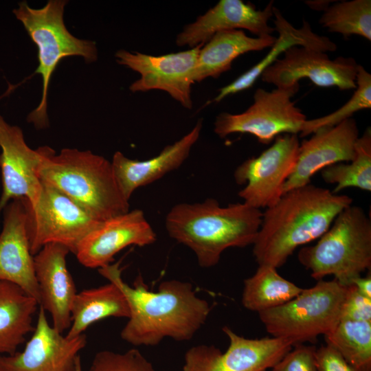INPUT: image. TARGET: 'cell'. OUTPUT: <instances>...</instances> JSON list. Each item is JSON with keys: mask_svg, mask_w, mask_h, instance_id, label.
<instances>
[{"mask_svg": "<svg viewBox=\"0 0 371 371\" xmlns=\"http://www.w3.org/2000/svg\"><path fill=\"white\" fill-rule=\"evenodd\" d=\"M98 269L120 288L126 299L129 317L120 336L133 346H153L166 337L188 341L210 314L209 303L196 295L189 282L165 280L153 291L148 289L141 276L132 286L125 282L120 262Z\"/></svg>", "mask_w": 371, "mask_h": 371, "instance_id": "obj_1", "label": "cell"}, {"mask_svg": "<svg viewBox=\"0 0 371 371\" xmlns=\"http://www.w3.org/2000/svg\"><path fill=\"white\" fill-rule=\"evenodd\" d=\"M352 203L348 195L311 183L285 192L262 213L252 245L256 262L282 267L298 247L319 239Z\"/></svg>", "mask_w": 371, "mask_h": 371, "instance_id": "obj_2", "label": "cell"}, {"mask_svg": "<svg viewBox=\"0 0 371 371\" xmlns=\"http://www.w3.org/2000/svg\"><path fill=\"white\" fill-rule=\"evenodd\" d=\"M262 212L245 203L222 206L207 199L202 203H179L166 217L170 237L190 248L201 267L215 266L230 247L253 245Z\"/></svg>", "mask_w": 371, "mask_h": 371, "instance_id": "obj_3", "label": "cell"}, {"mask_svg": "<svg viewBox=\"0 0 371 371\" xmlns=\"http://www.w3.org/2000/svg\"><path fill=\"white\" fill-rule=\"evenodd\" d=\"M38 175L42 183L65 194L99 221L129 211L111 162L90 150L64 148L56 155L45 146Z\"/></svg>", "mask_w": 371, "mask_h": 371, "instance_id": "obj_4", "label": "cell"}, {"mask_svg": "<svg viewBox=\"0 0 371 371\" xmlns=\"http://www.w3.org/2000/svg\"><path fill=\"white\" fill-rule=\"evenodd\" d=\"M300 263L317 280L328 276L344 286L371 268V221L359 206L349 205L311 246L302 247Z\"/></svg>", "mask_w": 371, "mask_h": 371, "instance_id": "obj_5", "label": "cell"}, {"mask_svg": "<svg viewBox=\"0 0 371 371\" xmlns=\"http://www.w3.org/2000/svg\"><path fill=\"white\" fill-rule=\"evenodd\" d=\"M67 3L65 0H49L43 7L33 8L24 1L12 11L38 48V65L34 74L42 78V95L38 105L27 117V122L37 129L49 125V85L60 61L74 56L82 57L87 63L98 59L95 42L80 39L66 27L63 16Z\"/></svg>", "mask_w": 371, "mask_h": 371, "instance_id": "obj_6", "label": "cell"}, {"mask_svg": "<svg viewBox=\"0 0 371 371\" xmlns=\"http://www.w3.org/2000/svg\"><path fill=\"white\" fill-rule=\"evenodd\" d=\"M347 286L319 280L303 289L286 303L258 313L267 332L294 345L314 343L319 335L330 333L341 319Z\"/></svg>", "mask_w": 371, "mask_h": 371, "instance_id": "obj_7", "label": "cell"}, {"mask_svg": "<svg viewBox=\"0 0 371 371\" xmlns=\"http://www.w3.org/2000/svg\"><path fill=\"white\" fill-rule=\"evenodd\" d=\"M299 87L296 84L271 91L257 89L253 104L245 111L237 114L223 112L217 115L214 133L221 138L233 133H249L264 144H269L281 134L300 133L307 119L291 100Z\"/></svg>", "mask_w": 371, "mask_h": 371, "instance_id": "obj_8", "label": "cell"}, {"mask_svg": "<svg viewBox=\"0 0 371 371\" xmlns=\"http://www.w3.org/2000/svg\"><path fill=\"white\" fill-rule=\"evenodd\" d=\"M42 185L36 205L30 207L28 203L31 253L34 256L44 245L58 243L75 254L80 242L102 221L57 189Z\"/></svg>", "mask_w": 371, "mask_h": 371, "instance_id": "obj_9", "label": "cell"}, {"mask_svg": "<svg viewBox=\"0 0 371 371\" xmlns=\"http://www.w3.org/2000/svg\"><path fill=\"white\" fill-rule=\"evenodd\" d=\"M300 142L296 134H283L258 157H251L234 171L235 181L246 186L238 196L260 210L273 205L282 196L284 185L295 166Z\"/></svg>", "mask_w": 371, "mask_h": 371, "instance_id": "obj_10", "label": "cell"}, {"mask_svg": "<svg viewBox=\"0 0 371 371\" xmlns=\"http://www.w3.org/2000/svg\"><path fill=\"white\" fill-rule=\"evenodd\" d=\"M229 339L222 352L214 346L197 345L187 350L182 371H268L293 346L277 337L249 339L224 326Z\"/></svg>", "mask_w": 371, "mask_h": 371, "instance_id": "obj_11", "label": "cell"}, {"mask_svg": "<svg viewBox=\"0 0 371 371\" xmlns=\"http://www.w3.org/2000/svg\"><path fill=\"white\" fill-rule=\"evenodd\" d=\"M203 45L161 56L120 49L115 56L118 64L140 76L130 85L131 91L161 90L169 94L183 107L191 109L193 106L192 85L194 83L197 59Z\"/></svg>", "mask_w": 371, "mask_h": 371, "instance_id": "obj_12", "label": "cell"}, {"mask_svg": "<svg viewBox=\"0 0 371 371\" xmlns=\"http://www.w3.org/2000/svg\"><path fill=\"white\" fill-rule=\"evenodd\" d=\"M358 67L353 58L330 60L326 52L293 46L265 69L260 77L278 88L293 86L307 78L318 87H337L344 91L356 88Z\"/></svg>", "mask_w": 371, "mask_h": 371, "instance_id": "obj_13", "label": "cell"}, {"mask_svg": "<svg viewBox=\"0 0 371 371\" xmlns=\"http://www.w3.org/2000/svg\"><path fill=\"white\" fill-rule=\"evenodd\" d=\"M0 148L1 216L5 205L13 199L25 198L30 207L37 203L43 186L38 172L45 146L32 149L22 129L8 124L0 115Z\"/></svg>", "mask_w": 371, "mask_h": 371, "instance_id": "obj_14", "label": "cell"}, {"mask_svg": "<svg viewBox=\"0 0 371 371\" xmlns=\"http://www.w3.org/2000/svg\"><path fill=\"white\" fill-rule=\"evenodd\" d=\"M39 307L31 338L22 351L0 355V371H76L79 352L87 344L86 335H63Z\"/></svg>", "mask_w": 371, "mask_h": 371, "instance_id": "obj_15", "label": "cell"}, {"mask_svg": "<svg viewBox=\"0 0 371 371\" xmlns=\"http://www.w3.org/2000/svg\"><path fill=\"white\" fill-rule=\"evenodd\" d=\"M156 233L141 210L102 221L80 242L75 255L83 266L99 269L111 264L123 249L153 244Z\"/></svg>", "mask_w": 371, "mask_h": 371, "instance_id": "obj_16", "label": "cell"}, {"mask_svg": "<svg viewBox=\"0 0 371 371\" xmlns=\"http://www.w3.org/2000/svg\"><path fill=\"white\" fill-rule=\"evenodd\" d=\"M1 214L0 282L18 286L39 304L40 293L27 233V200L21 198L10 201Z\"/></svg>", "mask_w": 371, "mask_h": 371, "instance_id": "obj_17", "label": "cell"}, {"mask_svg": "<svg viewBox=\"0 0 371 371\" xmlns=\"http://www.w3.org/2000/svg\"><path fill=\"white\" fill-rule=\"evenodd\" d=\"M359 137L357 122L350 117L333 127L319 129L311 138L303 140L293 171L284 185L283 194L310 183L316 172L329 166L351 161Z\"/></svg>", "mask_w": 371, "mask_h": 371, "instance_id": "obj_18", "label": "cell"}, {"mask_svg": "<svg viewBox=\"0 0 371 371\" xmlns=\"http://www.w3.org/2000/svg\"><path fill=\"white\" fill-rule=\"evenodd\" d=\"M273 1L264 10H257L242 0H221L177 34L176 44L190 48L204 45L215 34L227 30H248L256 37L271 35L274 28L269 25L273 17Z\"/></svg>", "mask_w": 371, "mask_h": 371, "instance_id": "obj_19", "label": "cell"}, {"mask_svg": "<svg viewBox=\"0 0 371 371\" xmlns=\"http://www.w3.org/2000/svg\"><path fill=\"white\" fill-rule=\"evenodd\" d=\"M69 252L62 245L49 243L34 256L39 306L50 315L52 326L62 333L71 325V306L78 293L67 267Z\"/></svg>", "mask_w": 371, "mask_h": 371, "instance_id": "obj_20", "label": "cell"}, {"mask_svg": "<svg viewBox=\"0 0 371 371\" xmlns=\"http://www.w3.org/2000/svg\"><path fill=\"white\" fill-rule=\"evenodd\" d=\"M202 126V120H199L188 133L166 146L158 155L146 160L131 159L120 151L115 152L111 162L116 183L124 198L129 201L135 190L180 167L198 141Z\"/></svg>", "mask_w": 371, "mask_h": 371, "instance_id": "obj_21", "label": "cell"}, {"mask_svg": "<svg viewBox=\"0 0 371 371\" xmlns=\"http://www.w3.org/2000/svg\"><path fill=\"white\" fill-rule=\"evenodd\" d=\"M274 30L278 36L270 47L267 54L254 66L239 76L231 83L221 88L218 95L214 99V102H219L225 97L248 89L260 77L262 73L271 65L278 57L293 46H302L323 52H334L337 45L326 36L318 35L313 32L309 23L303 21L300 28H295L282 15L275 6L273 7Z\"/></svg>", "mask_w": 371, "mask_h": 371, "instance_id": "obj_22", "label": "cell"}, {"mask_svg": "<svg viewBox=\"0 0 371 371\" xmlns=\"http://www.w3.org/2000/svg\"><path fill=\"white\" fill-rule=\"evenodd\" d=\"M276 36H247L243 30H233L215 34L201 48L194 73V82L207 78H218L232 68L242 54L270 47Z\"/></svg>", "mask_w": 371, "mask_h": 371, "instance_id": "obj_23", "label": "cell"}, {"mask_svg": "<svg viewBox=\"0 0 371 371\" xmlns=\"http://www.w3.org/2000/svg\"><path fill=\"white\" fill-rule=\"evenodd\" d=\"M37 301L18 286L0 282V355H12L34 329Z\"/></svg>", "mask_w": 371, "mask_h": 371, "instance_id": "obj_24", "label": "cell"}, {"mask_svg": "<svg viewBox=\"0 0 371 371\" xmlns=\"http://www.w3.org/2000/svg\"><path fill=\"white\" fill-rule=\"evenodd\" d=\"M129 317L126 299L114 283L77 293L71 310V325L67 335L74 338L96 322L109 317Z\"/></svg>", "mask_w": 371, "mask_h": 371, "instance_id": "obj_25", "label": "cell"}, {"mask_svg": "<svg viewBox=\"0 0 371 371\" xmlns=\"http://www.w3.org/2000/svg\"><path fill=\"white\" fill-rule=\"evenodd\" d=\"M302 290L281 276L276 268L258 265L255 273L244 280L241 302L245 308L259 313L286 303Z\"/></svg>", "mask_w": 371, "mask_h": 371, "instance_id": "obj_26", "label": "cell"}, {"mask_svg": "<svg viewBox=\"0 0 371 371\" xmlns=\"http://www.w3.org/2000/svg\"><path fill=\"white\" fill-rule=\"evenodd\" d=\"M324 338L349 364L371 371V322L341 319Z\"/></svg>", "mask_w": 371, "mask_h": 371, "instance_id": "obj_27", "label": "cell"}, {"mask_svg": "<svg viewBox=\"0 0 371 371\" xmlns=\"http://www.w3.org/2000/svg\"><path fill=\"white\" fill-rule=\"evenodd\" d=\"M324 181L335 183L332 191L337 194L353 187L371 191V130L368 128L355 144L354 158L348 162L337 163L321 170Z\"/></svg>", "mask_w": 371, "mask_h": 371, "instance_id": "obj_28", "label": "cell"}, {"mask_svg": "<svg viewBox=\"0 0 371 371\" xmlns=\"http://www.w3.org/2000/svg\"><path fill=\"white\" fill-rule=\"evenodd\" d=\"M319 23L330 32L348 37L358 35L371 41V1H341L327 7Z\"/></svg>", "mask_w": 371, "mask_h": 371, "instance_id": "obj_29", "label": "cell"}, {"mask_svg": "<svg viewBox=\"0 0 371 371\" xmlns=\"http://www.w3.org/2000/svg\"><path fill=\"white\" fill-rule=\"evenodd\" d=\"M355 91L341 107L323 117L306 120L301 131L300 136L305 137L324 128L333 127L339 123L352 117L361 110L371 108V75L366 69L359 65L356 76Z\"/></svg>", "mask_w": 371, "mask_h": 371, "instance_id": "obj_30", "label": "cell"}, {"mask_svg": "<svg viewBox=\"0 0 371 371\" xmlns=\"http://www.w3.org/2000/svg\"><path fill=\"white\" fill-rule=\"evenodd\" d=\"M88 371H157L137 349L124 352L101 350L97 352Z\"/></svg>", "mask_w": 371, "mask_h": 371, "instance_id": "obj_31", "label": "cell"}, {"mask_svg": "<svg viewBox=\"0 0 371 371\" xmlns=\"http://www.w3.org/2000/svg\"><path fill=\"white\" fill-rule=\"evenodd\" d=\"M316 350L315 346L295 344L270 371H318Z\"/></svg>", "mask_w": 371, "mask_h": 371, "instance_id": "obj_32", "label": "cell"}, {"mask_svg": "<svg viewBox=\"0 0 371 371\" xmlns=\"http://www.w3.org/2000/svg\"><path fill=\"white\" fill-rule=\"evenodd\" d=\"M371 322V298L360 293L353 284L347 286L341 319Z\"/></svg>", "mask_w": 371, "mask_h": 371, "instance_id": "obj_33", "label": "cell"}, {"mask_svg": "<svg viewBox=\"0 0 371 371\" xmlns=\"http://www.w3.org/2000/svg\"><path fill=\"white\" fill-rule=\"evenodd\" d=\"M316 362L318 371H360L327 344L317 348Z\"/></svg>", "mask_w": 371, "mask_h": 371, "instance_id": "obj_34", "label": "cell"}, {"mask_svg": "<svg viewBox=\"0 0 371 371\" xmlns=\"http://www.w3.org/2000/svg\"><path fill=\"white\" fill-rule=\"evenodd\" d=\"M353 284L358 291L366 297L371 298V275L370 271L366 277L360 276L353 280Z\"/></svg>", "mask_w": 371, "mask_h": 371, "instance_id": "obj_35", "label": "cell"}, {"mask_svg": "<svg viewBox=\"0 0 371 371\" xmlns=\"http://www.w3.org/2000/svg\"><path fill=\"white\" fill-rule=\"evenodd\" d=\"M76 371H82V363H81V359L80 358L78 360V362H77V364H76Z\"/></svg>", "mask_w": 371, "mask_h": 371, "instance_id": "obj_36", "label": "cell"}]
</instances>
